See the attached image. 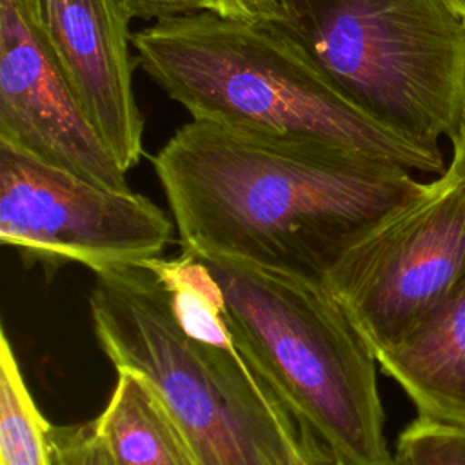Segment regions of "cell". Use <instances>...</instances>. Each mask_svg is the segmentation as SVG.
Instances as JSON below:
<instances>
[{"instance_id": "6da1fadb", "label": "cell", "mask_w": 465, "mask_h": 465, "mask_svg": "<svg viewBox=\"0 0 465 465\" xmlns=\"http://www.w3.org/2000/svg\"><path fill=\"white\" fill-rule=\"evenodd\" d=\"M178 243L314 280L416 198L411 171L356 151L191 120L153 156Z\"/></svg>"}, {"instance_id": "7a4b0ae2", "label": "cell", "mask_w": 465, "mask_h": 465, "mask_svg": "<svg viewBox=\"0 0 465 465\" xmlns=\"http://www.w3.org/2000/svg\"><path fill=\"white\" fill-rule=\"evenodd\" d=\"M131 44L142 69L193 120L327 143L409 171L445 173L440 149L358 109L269 20L189 13L138 29Z\"/></svg>"}, {"instance_id": "3957f363", "label": "cell", "mask_w": 465, "mask_h": 465, "mask_svg": "<svg viewBox=\"0 0 465 465\" xmlns=\"http://www.w3.org/2000/svg\"><path fill=\"white\" fill-rule=\"evenodd\" d=\"M223 294L231 340L298 430L334 465H387L376 354L322 282L202 258Z\"/></svg>"}, {"instance_id": "277c9868", "label": "cell", "mask_w": 465, "mask_h": 465, "mask_svg": "<svg viewBox=\"0 0 465 465\" xmlns=\"http://www.w3.org/2000/svg\"><path fill=\"white\" fill-rule=\"evenodd\" d=\"M93 331L114 369L142 376L200 465H291L305 436L234 345L191 336L145 265L94 274Z\"/></svg>"}, {"instance_id": "5b68a950", "label": "cell", "mask_w": 465, "mask_h": 465, "mask_svg": "<svg viewBox=\"0 0 465 465\" xmlns=\"http://www.w3.org/2000/svg\"><path fill=\"white\" fill-rule=\"evenodd\" d=\"M267 20L405 138L440 149L465 122V22L443 0H278Z\"/></svg>"}, {"instance_id": "8992f818", "label": "cell", "mask_w": 465, "mask_h": 465, "mask_svg": "<svg viewBox=\"0 0 465 465\" xmlns=\"http://www.w3.org/2000/svg\"><path fill=\"white\" fill-rule=\"evenodd\" d=\"M465 278V180L445 169L361 232L327 271L374 354L394 345Z\"/></svg>"}, {"instance_id": "52a82bcc", "label": "cell", "mask_w": 465, "mask_h": 465, "mask_svg": "<svg viewBox=\"0 0 465 465\" xmlns=\"http://www.w3.org/2000/svg\"><path fill=\"white\" fill-rule=\"evenodd\" d=\"M174 222L147 196L109 189L0 142V242L29 262L94 274L160 258Z\"/></svg>"}, {"instance_id": "ba28073f", "label": "cell", "mask_w": 465, "mask_h": 465, "mask_svg": "<svg viewBox=\"0 0 465 465\" xmlns=\"http://www.w3.org/2000/svg\"><path fill=\"white\" fill-rule=\"evenodd\" d=\"M0 142L87 182L131 189L20 0H0Z\"/></svg>"}, {"instance_id": "9c48e42d", "label": "cell", "mask_w": 465, "mask_h": 465, "mask_svg": "<svg viewBox=\"0 0 465 465\" xmlns=\"http://www.w3.org/2000/svg\"><path fill=\"white\" fill-rule=\"evenodd\" d=\"M87 114L127 173L143 154V116L133 89L124 0H20Z\"/></svg>"}, {"instance_id": "30bf717a", "label": "cell", "mask_w": 465, "mask_h": 465, "mask_svg": "<svg viewBox=\"0 0 465 465\" xmlns=\"http://www.w3.org/2000/svg\"><path fill=\"white\" fill-rule=\"evenodd\" d=\"M376 360L418 416L465 429V278Z\"/></svg>"}, {"instance_id": "8fae6325", "label": "cell", "mask_w": 465, "mask_h": 465, "mask_svg": "<svg viewBox=\"0 0 465 465\" xmlns=\"http://www.w3.org/2000/svg\"><path fill=\"white\" fill-rule=\"evenodd\" d=\"M93 423L116 465H200L156 391L134 372H118Z\"/></svg>"}, {"instance_id": "7c38bea8", "label": "cell", "mask_w": 465, "mask_h": 465, "mask_svg": "<svg viewBox=\"0 0 465 465\" xmlns=\"http://www.w3.org/2000/svg\"><path fill=\"white\" fill-rule=\"evenodd\" d=\"M167 291L180 325L194 338L214 345H234L225 322L220 285L205 262L183 252L178 258H154L145 263Z\"/></svg>"}, {"instance_id": "4fadbf2b", "label": "cell", "mask_w": 465, "mask_h": 465, "mask_svg": "<svg viewBox=\"0 0 465 465\" xmlns=\"http://www.w3.org/2000/svg\"><path fill=\"white\" fill-rule=\"evenodd\" d=\"M49 421L22 376L5 329L0 332V465H54Z\"/></svg>"}, {"instance_id": "5bb4252c", "label": "cell", "mask_w": 465, "mask_h": 465, "mask_svg": "<svg viewBox=\"0 0 465 465\" xmlns=\"http://www.w3.org/2000/svg\"><path fill=\"white\" fill-rule=\"evenodd\" d=\"M394 452L405 465H465V429L418 416L398 436Z\"/></svg>"}, {"instance_id": "9a60e30c", "label": "cell", "mask_w": 465, "mask_h": 465, "mask_svg": "<svg viewBox=\"0 0 465 465\" xmlns=\"http://www.w3.org/2000/svg\"><path fill=\"white\" fill-rule=\"evenodd\" d=\"M47 438L54 465H116L93 421L49 425Z\"/></svg>"}, {"instance_id": "2e32d148", "label": "cell", "mask_w": 465, "mask_h": 465, "mask_svg": "<svg viewBox=\"0 0 465 465\" xmlns=\"http://www.w3.org/2000/svg\"><path fill=\"white\" fill-rule=\"evenodd\" d=\"M131 18L138 20H163L171 16L189 13H218L232 16V11L225 0H124Z\"/></svg>"}, {"instance_id": "e0dca14e", "label": "cell", "mask_w": 465, "mask_h": 465, "mask_svg": "<svg viewBox=\"0 0 465 465\" xmlns=\"http://www.w3.org/2000/svg\"><path fill=\"white\" fill-rule=\"evenodd\" d=\"M232 11V16L267 20L272 16L278 0H225Z\"/></svg>"}, {"instance_id": "ac0fdd59", "label": "cell", "mask_w": 465, "mask_h": 465, "mask_svg": "<svg viewBox=\"0 0 465 465\" xmlns=\"http://www.w3.org/2000/svg\"><path fill=\"white\" fill-rule=\"evenodd\" d=\"M291 465H334V461L316 443L305 438Z\"/></svg>"}, {"instance_id": "d6986e66", "label": "cell", "mask_w": 465, "mask_h": 465, "mask_svg": "<svg viewBox=\"0 0 465 465\" xmlns=\"http://www.w3.org/2000/svg\"><path fill=\"white\" fill-rule=\"evenodd\" d=\"M450 142H452V160L447 171L465 180V122L461 124L460 131L450 138Z\"/></svg>"}, {"instance_id": "ffe728a7", "label": "cell", "mask_w": 465, "mask_h": 465, "mask_svg": "<svg viewBox=\"0 0 465 465\" xmlns=\"http://www.w3.org/2000/svg\"><path fill=\"white\" fill-rule=\"evenodd\" d=\"M454 15H458L465 22V0H443Z\"/></svg>"}, {"instance_id": "44dd1931", "label": "cell", "mask_w": 465, "mask_h": 465, "mask_svg": "<svg viewBox=\"0 0 465 465\" xmlns=\"http://www.w3.org/2000/svg\"><path fill=\"white\" fill-rule=\"evenodd\" d=\"M387 465H405V461L396 454V452H392V458L389 460V463Z\"/></svg>"}]
</instances>
